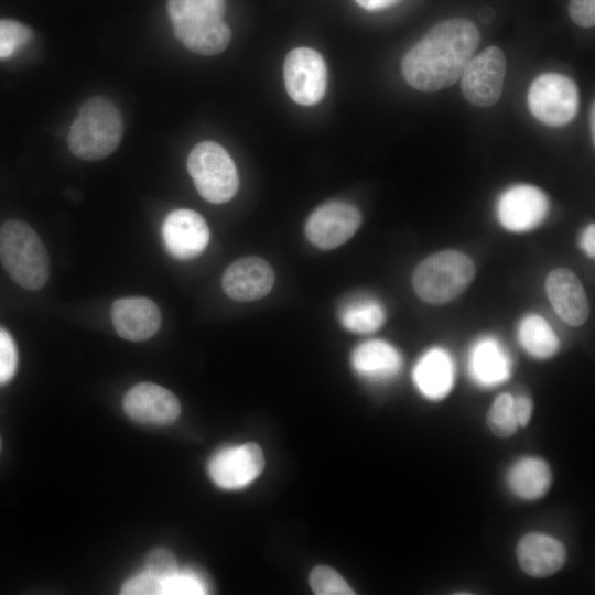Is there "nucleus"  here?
I'll use <instances>...</instances> for the list:
<instances>
[{
  "label": "nucleus",
  "instance_id": "1",
  "mask_svg": "<svg viewBox=\"0 0 595 595\" xmlns=\"http://www.w3.org/2000/svg\"><path fill=\"white\" fill-rule=\"evenodd\" d=\"M477 26L467 19L439 22L404 55L401 69L404 79L421 91H436L461 78L479 44Z\"/></svg>",
  "mask_w": 595,
  "mask_h": 595
},
{
  "label": "nucleus",
  "instance_id": "2",
  "mask_svg": "<svg viewBox=\"0 0 595 595\" xmlns=\"http://www.w3.org/2000/svg\"><path fill=\"white\" fill-rule=\"evenodd\" d=\"M225 11V0L167 1L175 36L201 55H215L228 46L231 32L224 21Z\"/></svg>",
  "mask_w": 595,
  "mask_h": 595
},
{
  "label": "nucleus",
  "instance_id": "3",
  "mask_svg": "<svg viewBox=\"0 0 595 595\" xmlns=\"http://www.w3.org/2000/svg\"><path fill=\"white\" fill-rule=\"evenodd\" d=\"M123 122L118 108L107 98L95 96L80 107L68 133L71 152L86 161H96L118 148Z\"/></svg>",
  "mask_w": 595,
  "mask_h": 595
},
{
  "label": "nucleus",
  "instance_id": "4",
  "mask_svg": "<svg viewBox=\"0 0 595 595\" xmlns=\"http://www.w3.org/2000/svg\"><path fill=\"white\" fill-rule=\"evenodd\" d=\"M0 262L9 277L26 290L42 289L50 277V259L43 241L19 219H10L0 227Z\"/></svg>",
  "mask_w": 595,
  "mask_h": 595
},
{
  "label": "nucleus",
  "instance_id": "5",
  "mask_svg": "<svg viewBox=\"0 0 595 595\" xmlns=\"http://www.w3.org/2000/svg\"><path fill=\"white\" fill-rule=\"evenodd\" d=\"M475 277L473 260L457 250H443L421 261L412 277L418 296L430 304H443L457 298Z\"/></svg>",
  "mask_w": 595,
  "mask_h": 595
},
{
  "label": "nucleus",
  "instance_id": "6",
  "mask_svg": "<svg viewBox=\"0 0 595 595\" xmlns=\"http://www.w3.org/2000/svg\"><path fill=\"white\" fill-rule=\"evenodd\" d=\"M187 170L199 195L213 204L230 201L238 190L236 165L216 142L196 144L188 155Z\"/></svg>",
  "mask_w": 595,
  "mask_h": 595
},
{
  "label": "nucleus",
  "instance_id": "7",
  "mask_svg": "<svg viewBox=\"0 0 595 595\" xmlns=\"http://www.w3.org/2000/svg\"><path fill=\"white\" fill-rule=\"evenodd\" d=\"M578 106L580 94L575 83L559 73L541 74L528 90L530 112L551 127L571 122L578 111Z\"/></svg>",
  "mask_w": 595,
  "mask_h": 595
},
{
  "label": "nucleus",
  "instance_id": "8",
  "mask_svg": "<svg viewBox=\"0 0 595 595\" xmlns=\"http://www.w3.org/2000/svg\"><path fill=\"white\" fill-rule=\"evenodd\" d=\"M506 69L505 54L497 46H489L473 56L461 75L466 100L477 107L496 104L502 93Z\"/></svg>",
  "mask_w": 595,
  "mask_h": 595
},
{
  "label": "nucleus",
  "instance_id": "9",
  "mask_svg": "<svg viewBox=\"0 0 595 595\" xmlns=\"http://www.w3.org/2000/svg\"><path fill=\"white\" fill-rule=\"evenodd\" d=\"M289 96L299 105L312 106L325 95L327 71L322 55L310 47L293 48L283 63Z\"/></svg>",
  "mask_w": 595,
  "mask_h": 595
},
{
  "label": "nucleus",
  "instance_id": "10",
  "mask_svg": "<svg viewBox=\"0 0 595 595\" xmlns=\"http://www.w3.org/2000/svg\"><path fill=\"white\" fill-rule=\"evenodd\" d=\"M360 223L361 216L356 206L343 201H331L309 216L305 235L314 246L329 250L350 239Z\"/></svg>",
  "mask_w": 595,
  "mask_h": 595
},
{
  "label": "nucleus",
  "instance_id": "11",
  "mask_svg": "<svg viewBox=\"0 0 595 595\" xmlns=\"http://www.w3.org/2000/svg\"><path fill=\"white\" fill-rule=\"evenodd\" d=\"M263 467L261 447L256 443H246L215 453L208 463V474L220 488L234 490L252 483Z\"/></svg>",
  "mask_w": 595,
  "mask_h": 595
},
{
  "label": "nucleus",
  "instance_id": "12",
  "mask_svg": "<svg viewBox=\"0 0 595 595\" xmlns=\"http://www.w3.org/2000/svg\"><path fill=\"white\" fill-rule=\"evenodd\" d=\"M549 201L533 185L518 184L506 190L497 204L500 224L510 231L521 232L538 227L547 217Z\"/></svg>",
  "mask_w": 595,
  "mask_h": 595
},
{
  "label": "nucleus",
  "instance_id": "13",
  "mask_svg": "<svg viewBox=\"0 0 595 595\" xmlns=\"http://www.w3.org/2000/svg\"><path fill=\"white\" fill-rule=\"evenodd\" d=\"M123 410L133 421L165 425L178 418L181 405L170 390L155 383L141 382L126 393Z\"/></svg>",
  "mask_w": 595,
  "mask_h": 595
},
{
  "label": "nucleus",
  "instance_id": "14",
  "mask_svg": "<svg viewBox=\"0 0 595 595\" xmlns=\"http://www.w3.org/2000/svg\"><path fill=\"white\" fill-rule=\"evenodd\" d=\"M162 237L166 250L175 258L190 260L203 252L209 240L205 219L191 209H176L164 219Z\"/></svg>",
  "mask_w": 595,
  "mask_h": 595
},
{
  "label": "nucleus",
  "instance_id": "15",
  "mask_svg": "<svg viewBox=\"0 0 595 595\" xmlns=\"http://www.w3.org/2000/svg\"><path fill=\"white\" fill-rule=\"evenodd\" d=\"M274 283L271 266L259 257H246L232 262L221 279L224 292L238 302L264 298Z\"/></svg>",
  "mask_w": 595,
  "mask_h": 595
},
{
  "label": "nucleus",
  "instance_id": "16",
  "mask_svg": "<svg viewBox=\"0 0 595 595\" xmlns=\"http://www.w3.org/2000/svg\"><path fill=\"white\" fill-rule=\"evenodd\" d=\"M545 291L559 317L571 326H581L589 314L584 288L576 274L566 268L552 270L545 280Z\"/></svg>",
  "mask_w": 595,
  "mask_h": 595
},
{
  "label": "nucleus",
  "instance_id": "17",
  "mask_svg": "<svg viewBox=\"0 0 595 595\" xmlns=\"http://www.w3.org/2000/svg\"><path fill=\"white\" fill-rule=\"evenodd\" d=\"M111 321L120 337L141 342L158 332L161 313L158 305L148 298H123L112 303Z\"/></svg>",
  "mask_w": 595,
  "mask_h": 595
},
{
  "label": "nucleus",
  "instance_id": "18",
  "mask_svg": "<svg viewBox=\"0 0 595 595\" xmlns=\"http://www.w3.org/2000/svg\"><path fill=\"white\" fill-rule=\"evenodd\" d=\"M516 555L519 566L526 574L541 578L563 567L566 561V549L552 536L530 532L519 540Z\"/></svg>",
  "mask_w": 595,
  "mask_h": 595
},
{
  "label": "nucleus",
  "instance_id": "19",
  "mask_svg": "<svg viewBox=\"0 0 595 595\" xmlns=\"http://www.w3.org/2000/svg\"><path fill=\"white\" fill-rule=\"evenodd\" d=\"M413 382L423 397L441 400L446 397L454 382V364L443 348H431L413 368Z\"/></svg>",
  "mask_w": 595,
  "mask_h": 595
},
{
  "label": "nucleus",
  "instance_id": "20",
  "mask_svg": "<svg viewBox=\"0 0 595 595\" xmlns=\"http://www.w3.org/2000/svg\"><path fill=\"white\" fill-rule=\"evenodd\" d=\"M468 371L482 387L505 382L511 374V361L502 346L491 337L477 340L468 356Z\"/></svg>",
  "mask_w": 595,
  "mask_h": 595
},
{
  "label": "nucleus",
  "instance_id": "21",
  "mask_svg": "<svg viewBox=\"0 0 595 595\" xmlns=\"http://www.w3.org/2000/svg\"><path fill=\"white\" fill-rule=\"evenodd\" d=\"M351 365L360 377L374 382H386L398 375L402 359L390 344L383 340H369L353 351Z\"/></svg>",
  "mask_w": 595,
  "mask_h": 595
},
{
  "label": "nucleus",
  "instance_id": "22",
  "mask_svg": "<svg viewBox=\"0 0 595 595\" xmlns=\"http://www.w3.org/2000/svg\"><path fill=\"white\" fill-rule=\"evenodd\" d=\"M510 491L522 500H537L543 497L552 483V473L540 457L527 456L516 461L506 476Z\"/></svg>",
  "mask_w": 595,
  "mask_h": 595
},
{
  "label": "nucleus",
  "instance_id": "23",
  "mask_svg": "<svg viewBox=\"0 0 595 595\" xmlns=\"http://www.w3.org/2000/svg\"><path fill=\"white\" fill-rule=\"evenodd\" d=\"M518 339L532 357L548 359L559 349V338L550 324L540 315L530 314L518 326Z\"/></svg>",
  "mask_w": 595,
  "mask_h": 595
},
{
  "label": "nucleus",
  "instance_id": "24",
  "mask_svg": "<svg viewBox=\"0 0 595 595\" xmlns=\"http://www.w3.org/2000/svg\"><path fill=\"white\" fill-rule=\"evenodd\" d=\"M339 318L346 329L353 333L366 334L372 333L382 326L386 313L377 300L358 296L349 300L339 309Z\"/></svg>",
  "mask_w": 595,
  "mask_h": 595
},
{
  "label": "nucleus",
  "instance_id": "25",
  "mask_svg": "<svg viewBox=\"0 0 595 595\" xmlns=\"http://www.w3.org/2000/svg\"><path fill=\"white\" fill-rule=\"evenodd\" d=\"M486 420L496 436L506 439L513 435L518 429L513 396L507 392L499 394L489 408Z\"/></svg>",
  "mask_w": 595,
  "mask_h": 595
},
{
  "label": "nucleus",
  "instance_id": "26",
  "mask_svg": "<svg viewBox=\"0 0 595 595\" xmlns=\"http://www.w3.org/2000/svg\"><path fill=\"white\" fill-rule=\"evenodd\" d=\"M310 585L317 595H353L355 592L332 567L318 565L310 574Z\"/></svg>",
  "mask_w": 595,
  "mask_h": 595
},
{
  "label": "nucleus",
  "instance_id": "27",
  "mask_svg": "<svg viewBox=\"0 0 595 595\" xmlns=\"http://www.w3.org/2000/svg\"><path fill=\"white\" fill-rule=\"evenodd\" d=\"M32 37L31 29L15 20H0V60L14 55Z\"/></svg>",
  "mask_w": 595,
  "mask_h": 595
},
{
  "label": "nucleus",
  "instance_id": "28",
  "mask_svg": "<svg viewBox=\"0 0 595 595\" xmlns=\"http://www.w3.org/2000/svg\"><path fill=\"white\" fill-rule=\"evenodd\" d=\"M163 595H199L206 594V587L201 578L193 572L177 571L162 582Z\"/></svg>",
  "mask_w": 595,
  "mask_h": 595
},
{
  "label": "nucleus",
  "instance_id": "29",
  "mask_svg": "<svg viewBox=\"0 0 595 595\" xmlns=\"http://www.w3.org/2000/svg\"><path fill=\"white\" fill-rule=\"evenodd\" d=\"M177 571L176 560L166 549L153 550L145 560V572L150 573L161 582L171 577Z\"/></svg>",
  "mask_w": 595,
  "mask_h": 595
},
{
  "label": "nucleus",
  "instance_id": "30",
  "mask_svg": "<svg viewBox=\"0 0 595 595\" xmlns=\"http://www.w3.org/2000/svg\"><path fill=\"white\" fill-rule=\"evenodd\" d=\"M18 351L10 334L0 327V386L7 383L15 374Z\"/></svg>",
  "mask_w": 595,
  "mask_h": 595
},
{
  "label": "nucleus",
  "instance_id": "31",
  "mask_svg": "<svg viewBox=\"0 0 595 595\" xmlns=\"http://www.w3.org/2000/svg\"><path fill=\"white\" fill-rule=\"evenodd\" d=\"M122 595H160L162 582L148 572L141 573L128 580L122 588Z\"/></svg>",
  "mask_w": 595,
  "mask_h": 595
},
{
  "label": "nucleus",
  "instance_id": "32",
  "mask_svg": "<svg viewBox=\"0 0 595 595\" xmlns=\"http://www.w3.org/2000/svg\"><path fill=\"white\" fill-rule=\"evenodd\" d=\"M569 13L577 25L592 28L595 24V0H570Z\"/></svg>",
  "mask_w": 595,
  "mask_h": 595
},
{
  "label": "nucleus",
  "instance_id": "33",
  "mask_svg": "<svg viewBox=\"0 0 595 595\" xmlns=\"http://www.w3.org/2000/svg\"><path fill=\"white\" fill-rule=\"evenodd\" d=\"M513 409L518 426L524 428L530 422L533 403L528 396L519 394L513 397Z\"/></svg>",
  "mask_w": 595,
  "mask_h": 595
},
{
  "label": "nucleus",
  "instance_id": "34",
  "mask_svg": "<svg viewBox=\"0 0 595 595\" xmlns=\"http://www.w3.org/2000/svg\"><path fill=\"white\" fill-rule=\"evenodd\" d=\"M581 246L588 257L594 258L595 253V227L591 224L583 232Z\"/></svg>",
  "mask_w": 595,
  "mask_h": 595
},
{
  "label": "nucleus",
  "instance_id": "35",
  "mask_svg": "<svg viewBox=\"0 0 595 595\" xmlns=\"http://www.w3.org/2000/svg\"><path fill=\"white\" fill-rule=\"evenodd\" d=\"M361 8L366 10H380L393 6L400 0H355Z\"/></svg>",
  "mask_w": 595,
  "mask_h": 595
},
{
  "label": "nucleus",
  "instance_id": "36",
  "mask_svg": "<svg viewBox=\"0 0 595 595\" xmlns=\"http://www.w3.org/2000/svg\"><path fill=\"white\" fill-rule=\"evenodd\" d=\"M594 115H595V108H594V102H592L591 109H589V130H591L593 143L595 142V126H594L595 116Z\"/></svg>",
  "mask_w": 595,
  "mask_h": 595
},
{
  "label": "nucleus",
  "instance_id": "37",
  "mask_svg": "<svg viewBox=\"0 0 595 595\" xmlns=\"http://www.w3.org/2000/svg\"><path fill=\"white\" fill-rule=\"evenodd\" d=\"M494 17V11L490 8H485L479 12V18L483 22H489Z\"/></svg>",
  "mask_w": 595,
  "mask_h": 595
},
{
  "label": "nucleus",
  "instance_id": "38",
  "mask_svg": "<svg viewBox=\"0 0 595 595\" xmlns=\"http://www.w3.org/2000/svg\"><path fill=\"white\" fill-rule=\"evenodd\" d=\"M0 452H1V439H0Z\"/></svg>",
  "mask_w": 595,
  "mask_h": 595
}]
</instances>
